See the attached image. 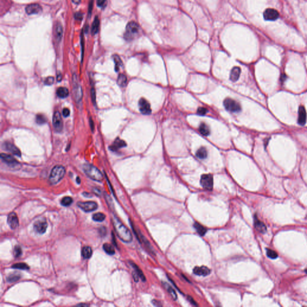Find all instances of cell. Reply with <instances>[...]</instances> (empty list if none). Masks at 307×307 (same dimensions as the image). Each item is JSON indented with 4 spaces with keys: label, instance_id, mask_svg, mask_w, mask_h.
Listing matches in <instances>:
<instances>
[{
    "label": "cell",
    "instance_id": "6da1fadb",
    "mask_svg": "<svg viewBox=\"0 0 307 307\" xmlns=\"http://www.w3.org/2000/svg\"><path fill=\"white\" fill-rule=\"evenodd\" d=\"M112 223L116 233L121 241L124 243H130L133 240L130 230L115 215L112 217Z\"/></svg>",
    "mask_w": 307,
    "mask_h": 307
},
{
    "label": "cell",
    "instance_id": "7a4b0ae2",
    "mask_svg": "<svg viewBox=\"0 0 307 307\" xmlns=\"http://www.w3.org/2000/svg\"><path fill=\"white\" fill-rule=\"evenodd\" d=\"M83 170L85 174L94 181L101 182L103 180V175L93 165L85 164L83 166Z\"/></svg>",
    "mask_w": 307,
    "mask_h": 307
},
{
    "label": "cell",
    "instance_id": "3957f363",
    "mask_svg": "<svg viewBox=\"0 0 307 307\" xmlns=\"http://www.w3.org/2000/svg\"><path fill=\"white\" fill-rule=\"evenodd\" d=\"M65 169L64 167L60 165L55 166L51 170L49 176V181L52 184L58 183L64 177Z\"/></svg>",
    "mask_w": 307,
    "mask_h": 307
},
{
    "label": "cell",
    "instance_id": "277c9868",
    "mask_svg": "<svg viewBox=\"0 0 307 307\" xmlns=\"http://www.w3.org/2000/svg\"><path fill=\"white\" fill-rule=\"evenodd\" d=\"M139 30L140 27L137 23L133 21L129 22L126 26L124 39L127 41H131L138 36Z\"/></svg>",
    "mask_w": 307,
    "mask_h": 307
},
{
    "label": "cell",
    "instance_id": "5b68a950",
    "mask_svg": "<svg viewBox=\"0 0 307 307\" xmlns=\"http://www.w3.org/2000/svg\"><path fill=\"white\" fill-rule=\"evenodd\" d=\"M73 88V95L76 103H79L82 100L83 97V91L81 85H80L78 78L76 75H74L72 78Z\"/></svg>",
    "mask_w": 307,
    "mask_h": 307
},
{
    "label": "cell",
    "instance_id": "8992f818",
    "mask_svg": "<svg viewBox=\"0 0 307 307\" xmlns=\"http://www.w3.org/2000/svg\"><path fill=\"white\" fill-rule=\"evenodd\" d=\"M224 106L226 109L230 112L237 113L241 110L240 105L230 98H227L224 100Z\"/></svg>",
    "mask_w": 307,
    "mask_h": 307
},
{
    "label": "cell",
    "instance_id": "52a82bcc",
    "mask_svg": "<svg viewBox=\"0 0 307 307\" xmlns=\"http://www.w3.org/2000/svg\"><path fill=\"white\" fill-rule=\"evenodd\" d=\"M78 207L86 212H90L96 210L98 208V204L93 201H79L77 203Z\"/></svg>",
    "mask_w": 307,
    "mask_h": 307
},
{
    "label": "cell",
    "instance_id": "ba28073f",
    "mask_svg": "<svg viewBox=\"0 0 307 307\" xmlns=\"http://www.w3.org/2000/svg\"><path fill=\"white\" fill-rule=\"evenodd\" d=\"M200 184L202 187L207 190H212L214 185L213 177L210 174H204L201 177Z\"/></svg>",
    "mask_w": 307,
    "mask_h": 307
},
{
    "label": "cell",
    "instance_id": "9c48e42d",
    "mask_svg": "<svg viewBox=\"0 0 307 307\" xmlns=\"http://www.w3.org/2000/svg\"><path fill=\"white\" fill-rule=\"evenodd\" d=\"M52 124L54 129L57 132H61L63 128L62 119L61 114L58 111H55L53 114L52 119Z\"/></svg>",
    "mask_w": 307,
    "mask_h": 307
},
{
    "label": "cell",
    "instance_id": "30bf717a",
    "mask_svg": "<svg viewBox=\"0 0 307 307\" xmlns=\"http://www.w3.org/2000/svg\"><path fill=\"white\" fill-rule=\"evenodd\" d=\"M139 106L141 112L144 115H149L152 111L149 102L145 98H141L139 101Z\"/></svg>",
    "mask_w": 307,
    "mask_h": 307
},
{
    "label": "cell",
    "instance_id": "8fae6325",
    "mask_svg": "<svg viewBox=\"0 0 307 307\" xmlns=\"http://www.w3.org/2000/svg\"><path fill=\"white\" fill-rule=\"evenodd\" d=\"M263 17L266 21H275L278 18L279 13L276 10L274 9H267L264 12Z\"/></svg>",
    "mask_w": 307,
    "mask_h": 307
},
{
    "label": "cell",
    "instance_id": "7c38bea8",
    "mask_svg": "<svg viewBox=\"0 0 307 307\" xmlns=\"http://www.w3.org/2000/svg\"><path fill=\"white\" fill-rule=\"evenodd\" d=\"M1 158L5 163H6L10 167L16 168L17 167H19L20 165V164L16 160H15L13 157L8 154L2 153L1 154Z\"/></svg>",
    "mask_w": 307,
    "mask_h": 307
},
{
    "label": "cell",
    "instance_id": "4fadbf2b",
    "mask_svg": "<svg viewBox=\"0 0 307 307\" xmlns=\"http://www.w3.org/2000/svg\"><path fill=\"white\" fill-rule=\"evenodd\" d=\"M48 227V223L45 220H40L34 224V229L35 231L40 234H43L46 232Z\"/></svg>",
    "mask_w": 307,
    "mask_h": 307
},
{
    "label": "cell",
    "instance_id": "5bb4252c",
    "mask_svg": "<svg viewBox=\"0 0 307 307\" xmlns=\"http://www.w3.org/2000/svg\"><path fill=\"white\" fill-rule=\"evenodd\" d=\"M3 148L4 150L11 152L12 154H13V155H15L16 156L21 157V155L20 150L16 146H15L13 144H12L10 142H5L3 144Z\"/></svg>",
    "mask_w": 307,
    "mask_h": 307
},
{
    "label": "cell",
    "instance_id": "9a60e30c",
    "mask_svg": "<svg viewBox=\"0 0 307 307\" xmlns=\"http://www.w3.org/2000/svg\"><path fill=\"white\" fill-rule=\"evenodd\" d=\"M25 11L26 13L29 15H34V14H39L42 12V7L37 4H32L28 5L26 7Z\"/></svg>",
    "mask_w": 307,
    "mask_h": 307
},
{
    "label": "cell",
    "instance_id": "2e32d148",
    "mask_svg": "<svg viewBox=\"0 0 307 307\" xmlns=\"http://www.w3.org/2000/svg\"><path fill=\"white\" fill-rule=\"evenodd\" d=\"M193 273L196 275L207 276L210 274L211 270L207 266H197L193 269Z\"/></svg>",
    "mask_w": 307,
    "mask_h": 307
},
{
    "label": "cell",
    "instance_id": "e0dca14e",
    "mask_svg": "<svg viewBox=\"0 0 307 307\" xmlns=\"http://www.w3.org/2000/svg\"><path fill=\"white\" fill-rule=\"evenodd\" d=\"M7 223L11 229H15L19 225V220L18 217L15 212H12L8 215L7 218Z\"/></svg>",
    "mask_w": 307,
    "mask_h": 307
},
{
    "label": "cell",
    "instance_id": "ac0fdd59",
    "mask_svg": "<svg viewBox=\"0 0 307 307\" xmlns=\"http://www.w3.org/2000/svg\"><path fill=\"white\" fill-rule=\"evenodd\" d=\"M306 121V113L303 106H300L298 111V119L297 122L300 125H303Z\"/></svg>",
    "mask_w": 307,
    "mask_h": 307
},
{
    "label": "cell",
    "instance_id": "d6986e66",
    "mask_svg": "<svg viewBox=\"0 0 307 307\" xmlns=\"http://www.w3.org/2000/svg\"><path fill=\"white\" fill-rule=\"evenodd\" d=\"M125 146H126V143L124 141L118 138L114 141L113 144L111 146H110V149L113 151H115L118 150L120 148L125 147Z\"/></svg>",
    "mask_w": 307,
    "mask_h": 307
},
{
    "label": "cell",
    "instance_id": "ffe728a7",
    "mask_svg": "<svg viewBox=\"0 0 307 307\" xmlns=\"http://www.w3.org/2000/svg\"><path fill=\"white\" fill-rule=\"evenodd\" d=\"M254 227L260 233H264L266 232V227L263 223L259 220L256 216L254 217Z\"/></svg>",
    "mask_w": 307,
    "mask_h": 307
},
{
    "label": "cell",
    "instance_id": "44dd1931",
    "mask_svg": "<svg viewBox=\"0 0 307 307\" xmlns=\"http://www.w3.org/2000/svg\"><path fill=\"white\" fill-rule=\"evenodd\" d=\"M240 74H241L240 68L239 67H233L231 71V73H230V80L233 82L236 81L239 79V78H240Z\"/></svg>",
    "mask_w": 307,
    "mask_h": 307
},
{
    "label": "cell",
    "instance_id": "7402d4cb",
    "mask_svg": "<svg viewBox=\"0 0 307 307\" xmlns=\"http://www.w3.org/2000/svg\"><path fill=\"white\" fill-rule=\"evenodd\" d=\"M62 33H63V29L62 26L61 25L60 23H57L55 25V36L56 37V39L58 41H60L62 37Z\"/></svg>",
    "mask_w": 307,
    "mask_h": 307
},
{
    "label": "cell",
    "instance_id": "603a6c76",
    "mask_svg": "<svg viewBox=\"0 0 307 307\" xmlns=\"http://www.w3.org/2000/svg\"><path fill=\"white\" fill-rule=\"evenodd\" d=\"M69 91L65 87H59L56 91V95L61 98H65L69 95Z\"/></svg>",
    "mask_w": 307,
    "mask_h": 307
},
{
    "label": "cell",
    "instance_id": "cb8c5ba5",
    "mask_svg": "<svg viewBox=\"0 0 307 307\" xmlns=\"http://www.w3.org/2000/svg\"><path fill=\"white\" fill-rule=\"evenodd\" d=\"M130 265H131V266L134 268V272L136 273L137 274V275L139 277V278L144 281H146V278H145V277L144 275V274H143V272L141 270V269L139 267V266L138 265H136L135 263H133V262H130Z\"/></svg>",
    "mask_w": 307,
    "mask_h": 307
},
{
    "label": "cell",
    "instance_id": "d4e9b609",
    "mask_svg": "<svg viewBox=\"0 0 307 307\" xmlns=\"http://www.w3.org/2000/svg\"><path fill=\"white\" fill-rule=\"evenodd\" d=\"M163 286H164L165 289L167 290V292H169V293L170 295V296H171L172 297V298L174 299V300H176L177 299V294L175 292V290L170 286L168 283H165V282H163Z\"/></svg>",
    "mask_w": 307,
    "mask_h": 307
},
{
    "label": "cell",
    "instance_id": "484cf974",
    "mask_svg": "<svg viewBox=\"0 0 307 307\" xmlns=\"http://www.w3.org/2000/svg\"><path fill=\"white\" fill-rule=\"evenodd\" d=\"M194 227L196 230L197 232L200 236H204V234H206V233L207 232V229L205 227H204V226H203L202 225H201L200 224L197 223V222H196L194 224Z\"/></svg>",
    "mask_w": 307,
    "mask_h": 307
},
{
    "label": "cell",
    "instance_id": "4316f807",
    "mask_svg": "<svg viewBox=\"0 0 307 307\" xmlns=\"http://www.w3.org/2000/svg\"><path fill=\"white\" fill-rule=\"evenodd\" d=\"M199 130L200 133L203 136H207L210 134V130L208 126L204 123H201L200 125Z\"/></svg>",
    "mask_w": 307,
    "mask_h": 307
},
{
    "label": "cell",
    "instance_id": "83f0119b",
    "mask_svg": "<svg viewBox=\"0 0 307 307\" xmlns=\"http://www.w3.org/2000/svg\"><path fill=\"white\" fill-rule=\"evenodd\" d=\"M92 254V250L90 247H84L82 250V254L85 259H89L91 257Z\"/></svg>",
    "mask_w": 307,
    "mask_h": 307
},
{
    "label": "cell",
    "instance_id": "f1b7e54d",
    "mask_svg": "<svg viewBox=\"0 0 307 307\" xmlns=\"http://www.w3.org/2000/svg\"><path fill=\"white\" fill-rule=\"evenodd\" d=\"M207 155H208L207 151L205 149V148H203V147L200 148L196 152V156L200 159H204V158H207Z\"/></svg>",
    "mask_w": 307,
    "mask_h": 307
},
{
    "label": "cell",
    "instance_id": "f546056e",
    "mask_svg": "<svg viewBox=\"0 0 307 307\" xmlns=\"http://www.w3.org/2000/svg\"><path fill=\"white\" fill-rule=\"evenodd\" d=\"M100 25V21L97 16H96L94 19V21L93 22L92 25V29H91V32L93 35L97 33L99 28Z\"/></svg>",
    "mask_w": 307,
    "mask_h": 307
},
{
    "label": "cell",
    "instance_id": "4dcf8cb0",
    "mask_svg": "<svg viewBox=\"0 0 307 307\" xmlns=\"http://www.w3.org/2000/svg\"><path fill=\"white\" fill-rule=\"evenodd\" d=\"M21 278V275L18 272L13 273V274L9 275V277L7 278V280L9 283H14L17 281Z\"/></svg>",
    "mask_w": 307,
    "mask_h": 307
},
{
    "label": "cell",
    "instance_id": "1f68e13d",
    "mask_svg": "<svg viewBox=\"0 0 307 307\" xmlns=\"http://www.w3.org/2000/svg\"><path fill=\"white\" fill-rule=\"evenodd\" d=\"M127 77L125 75H123V74H120L118 78V80H117V82H118V84L121 86V87H124L127 84Z\"/></svg>",
    "mask_w": 307,
    "mask_h": 307
},
{
    "label": "cell",
    "instance_id": "d6a6232c",
    "mask_svg": "<svg viewBox=\"0 0 307 307\" xmlns=\"http://www.w3.org/2000/svg\"><path fill=\"white\" fill-rule=\"evenodd\" d=\"M105 218H106V215L104 214L101 213V212H98V213L94 214L92 216V219L95 221H97V222L103 221L105 220Z\"/></svg>",
    "mask_w": 307,
    "mask_h": 307
},
{
    "label": "cell",
    "instance_id": "836d02e7",
    "mask_svg": "<svg viewBox=\"0 0 307 307\" xmlns=\"http://www.w3.org/2000/svg\"><path fill=\"white\" fill-rule=\"evenodd\" d=\"M103 250H105V251L109 254V255H113L115 254V250L113 247V246L109 244H105L103 245Z\"/></svg>",
    "mask_w": 307,
    "mask_h": 307
},
{
    "label": "cell",
    "instance_id": "e575fe53",
    "mask_svg": "<svg viewBox=\"0 0 307 307\" xmlns=\"http://www.w3.org/2000/svg\"><path fill=\"white\" fill-rule=\"evenodd\" d=\"M114 62L115 64V71L118 72L119 70V67L122 65V62L121 58H119V56H118L117 55H114Z\"/></svg>",
    "mask_w": 307,
    "mask_h": 307
},
{
    "label": "cell",
    "instance_id": "d590c367",
    "mask_svg": "<svg viewBox=\"0 0 307 307\" xmlns=\"http://www.w3.org/2000/svg\"><path fill=\"white\" fill-rule=\"evenodd\" d=\"M73 203V199L70 197H65L61 200V204L64 207H69Z\"/></svg>",
    "mask_w": 307,
    "mask_h": 307
},
{
    "label": "cell",
    "instance_id": "8d00e7d4",
    "mask_svg": "<svg viewBox=\"0 0 307 307\" xmlns=\"http://www.w3.org/2000/svg\"><path fill=\"white\" fill-rule=\"evenodd\" d=\"M12 267L14 269H18L21 270H28L29 269V266L24 263H18L14 264L12 266Z\"/></svg>",
    "mask_w": 307,
    "mask_h": 307
},
{
    "label": "cell",
    "instance_id": "74e56055",
    "mask_svg": "<svg viewBox=\"0 0 307 307\" xmlns=\"http://www.w3.org/2000/svg\"><path fill=\"white\" fill-rule=\"evenodd\" d=\"M46 118L42 114H38L36 116V122L39 125H43L46 123Z\"/></svg>",
    "mask_w": 307,
    "mask_h": 307
},
{
    "label": "cell",
    "instance_id": "f35d334b",
    "mask_svg": "<svg viewBox=\"0 0 307 307\" xmlns=\"http://www.w3.org/2000/svg\"><path fill=\"white\" fill-rule=\"evenodd\" d=\"M266 254L268 257L272 259H275L278 257L277 253L275 251L272 250L271 249H266Z\"/></svg>",
    "mask_w": 307,
    "mask_h": 307
},
{
    "label": "cell",
    "instance_id": "ab89813d",
    "mask_svg": "<svg viewBox=\"0 0 307 307\" xmlns=\"http://www.w3.org/2000/svg\"><path fill=\"white\" fill-rule=\"evenodd\" d=\"M22 254V249L21 248L17 245L14 248V256L15 257H19Z\"/></svg>",
    "mask_w": 307,
    "mask_h": 307
},
{
    "label": "cell",
    "instance_id": "60d3db41",
    "mask_svg": "<svg viewBox=\"0 0 307 307\" xmlns=\"http://www.w3.org/2000/svg\"><path fill=\"white\" fill-rule=\"evenodd\" d=\"M107 0H97V4L100 8H105L107 6Z\"/></svg>",
    "mask_w": 307,
    "mask_h": 307
},
{
    "label": "cell",
    "instance_id": "b9f144b4",
    "mask_svg": "<svg viewBox=\"0 0 307 307\" xmlns=\"http://www.w3.org/2000/svg\"><path fill=\"white\" fill-rule=\"evenodd\" d=\"M54 82V78L53 77L49 76L47 78L45 81V84L46 85H52L53 84Z\"/></svg>",
    "mask_w": 307,
    "mask_h": 307
},
{
    "label": "cell",
    "instance_id": "7bdbcfd3",
    "mask_svg": "<svg viewBox=\"0 0 307 307\" xmlns=\"http://www.w3.org/2000/svg\"><path fill=\"white\" fill-rule=\"evenodd\" d=\"M91 98H92V101L93 104L95 105V103H96V95H95V91L94 88H92V89H91Z\"/></svg>",
    "mask_w": 307,
    "mask_h": 307
},
{
    "label": "cell",
    "instance_id": "ee69618b",
    "mask_svg": "<svg viewBox=\"0 0 307 307\" xmlns=\"http://www.w3.org/2000/svg\"><path fill=\"white\" fill-rule=\"evenodd\" d=\"M207 112V109H205L204 108H199L197 109V114L199 115H205Z\"/></svg>",
    "mask_w": 307,
    "mask_h": 307
},
{
    "label": "cell",
    "instance_id": "f6af8a7d",
    "mask_svg": "<svg viewBox=\"0 0 307 307\" xmlns=\"http://www.w3.org/2000/svg\"><path fill=\"white\" fill-rule=\"evenodd\" d=\"M70 111L69 110V109L68 108H64L63 110H62V115L64 117H67L69 116L70 115Z\"/></svg>",
    "mask_w": 307,
    "mask_h": 307
},
{
    "label": "cell",
    "instance_id": "bcb514c9",
    "mask_svg": "<svg viewBox=\"0 0 307 307\" xmlns=\"http://www.w3.org/2000/svg\"><path fill=\"white\" fill-rule=\"evenodd\" d=\"M82 16H83V15L81 14V13H76L75 14V18L76 20L81 21V20H82Z\"/></svg>",
    "mask_w": 307,
    "mask_h": 307
},
{
    "label": "cell",
    "instance_id": "7dc6e473",
    "mask_svg": "<svg viewBox=\"0 0 307 307\" xmlns=\"http://www.w3.org/2000/svg\"><path fill=\"white\" fill-rule=\"evenodd\" d=\"M187 299H188V300H189V302H190V303H192V304H193V305H197V303H196V302H195V300H194V299H193V298H192V297H190V296H188V297H187Z\"/></svg>",
    "mask_w": 307,
    "mask_h": 307
},
{
    "label": "cell",
    "instance_id": "c3c4849f",
    "mask_svg": "<svg viewBox=\"0 0 307 307\" xmlns=\"http://www.w3.org/2000/svg\"><path fill=\"white\" fill-rule=\"evenodd\" d=\"M89 124H90V127H91V129L93 131L94 130V122L92 121V119L91 118H89Z\"/></svg>",
    "mask_w": 307,
    "mask_h": 307
},
{
    "label": "cell",
    "instance_id": "681fc988",
    "mask_svg": "<svg viewBox=\"0 0 307 307\" xmlns=\"http://www.w3.org/2000/svg\"><path fill=\"white\" fill-rule=\"evenodd\" d=\"M152 303H153L155 306H161V302H158V301H157V300H153V301H152Z\"/></svg>",
    "mask_w": 307,
    "mask_h": 307
},
{
    "label": "cell",
    "instance_id": "f907efd6",
    "mask_svg": "<svg viewBox=\"0 0 307 307\" xmlns=\"http://www.w3.org/2000/svg\"><path fill=\"white\" fill-rule=\"evenodd\" d=\"M72 2H73L74 4H76V5H78V4H80V3L81 2V0H72Z\"/></svg>",
    "mask_w": 307,
    "mask_h": 307
},
{
    "label": "cell",
    "instance_id": "816d5d0a",
    "mask_svg": "<svg viewBox=\"0 0 307 307\" xmlns=\"http://www.w3.org/2000/svg\"><path fill=\"white\" fill-rule=\"evenodd\" d=\"M94 193H95L96 194H100V193H101L100 190H98L97 188H95V189L94 190Z\"/></svg>",
    "mask_w": 307,
    "mask_h": 307
},
{
    "label": "cell",
    "instance_id": "f5cc1de1",
    "mask_svg": "<svg viewBox=\"0 0 307 307\" xmlns=\"http://www.w3.org/2000/svg\"><path fill=\"white\" fill-rule=\"evenodd\" d=\"M61 79H62V75L61 74L58 75V76H57V81L58 82H59V81H61Z\"/></svg>",
    "mask_w": 307,
    "mask_h": 307
},
{
    "label": "cell",
    "instance_id": "db71d44e",
    "mask_svg": "<svg viewBox=\"0 0 307 307\" xmlns=\"http://www.w3.org/2000/svg\"><path fill=\"white\" fill-rule=\"evenodd\" d=\"M76 182H78V184H79L81 183V180H80L79 177H77V178H76Z\"/></svg>",
    "mask_w": 307,
    "mask_h": 307
},
{
    "label": "cell",
    "instance_id": "11a10c76",
    "mask_svg": "<svg viewBox=\"0 0 307 307\" xmlns=\"http://www.w3.org/2000/svg\"><path fill=\"white\" fill-rule=\"evenodd\" d=\"M78 306H88V305H86V304H82L81 303V304H78Z\"/></svg>",
    "mask_w": 307,
    "mask_h": 307
},
{
    "label": "cell",
    "instance_id": "9f6ffc18",
    "mask_svg": "<svg viewBox=\"0 0 307 307\" xmlns=\"http://www.w3.org/2000/svg\"><path fill=\"white\" fill-rule=\"evenodd\" d=\"M305 272H306V274H307V268H306V269L305 270Z\"/></svg>",
    "mask_w": 307,
    "mask_h": 307
}]
</instances>
